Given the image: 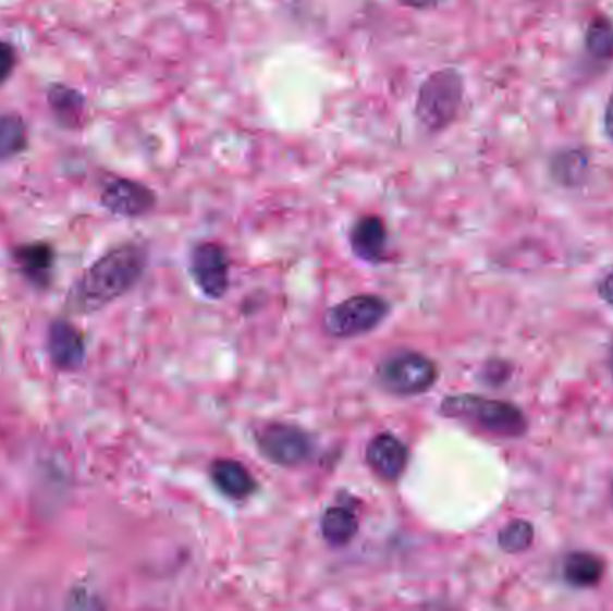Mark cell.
Returning a JSON list of instances; mask_svg holds the SVG:
<instances>
[{"label": "cell", "mask_w": 613, "mask_h": 611, "mask_svg": "<svg viewBox=\"0 0 613 611\" xmlns=\"http://www.w3.org/2000/svg\"><path fill=\"white\" fill-rule=\"evenodd\" d=\"M144 268L146 252L137 244H124L107 253L83 274L76 291L77 305L91 313L112 304L138 282Z\"/></svg>", "instance_id": "6da1fadb"}, {"label": "cell", "mask_w": 613, "mask_h": 611, "mask_svg": "<svg viewBox=\"0 0 613 611\" xmlns=\"http://www.w3.org/2000/svg\"><path fill=\"white\" fill-rule=\"evenodd\" d=\"M440 413L446 418L471 421L482 430L502 438H517L527 429L526 418L518 407L501 400L482 399L477 394L446 396L441 402Z\"/></svg>", "instance_id": "7a4b0ae2"}, {"label": "cell", "mask_w": 613, "mask_h": 611, "mask_svg": "<svg viewBox=\"0 0 613 611\" xmlns=\"http://www.w3.org/2000/svg\"><path fill=\"white\" fill-rule=\"evenodd\" d=\"M463 102V77L454 69L432 72L421 83L415 115L429 132H443L456 121Z\"/></svg>", "instance_id": "3957f363"}, {"label": "cell", "mask_w": 613, "mask_h": 611, "mask_svg": "<svg viewBox=\"0 0 613 611\" xmlns=\"http://www.w3.org/2000/svg\"><path fill=\"white\" fill-rule=\"evenodd\" d=\"M388 314L390 305L385 300L373 294H357L330 307L324 314L323 327L332 338H357L377 329Z\"/></svg>", "instance_id": "277c9868"}, {"label": "cell", "mask_w": 613, "mask_h": 611, "mask_svg": "<svg viewBox=\"0 0 613 611\" xmlns=\"http://www.w3.org/2000/svg\"><path fill=\"white\" fill-rule=\"evenodd\" d=\"M379 384L396 396H413L437 384L438 368L426 355L407 352L393 355L377 369Z\"/></svg>", "instance_id": "5b68a950"}, {"label": "cell", "mask_w": 613, "mask_h": 611, "mask_svg": "<svg viewBox=\"0 0 613 611\" xmlns=\"http://www.w3.org/2000/svg\"><path fill=\"white\" fill-rule=\"evenodd\" d=\"M257 444L266 460L274 465H302L312 454V441L304 429L290 424H269L257 435Z\"/></svg>", "instance_id": "8992f818"}, {"label": "cell", "mask_w": 613, "mask_h": 611, "mask_svg": "<svg viewBox=\"0 0 613 611\" xmlns=\"http://www.w3.org/2000/svg\"><path fill=\"white\" fill-rule=\"evenodd\" d=\"M191 273L207 298H223L230 283L229 253L221 244H198L191 255Z\"/></svg>", "instance_id": "52a82bcc"}, {"label": "cell", "mask_w": 613, "mask_h": 611, "mask_svg": "<svg viewBox=\"0 0 613 611\" xmlns=\"http://www.w3.org/2000/svg\"><path fill=\"white\" fill-rule=\"evenodd\" d=\"M102 207L122 216V218H140L151 212L157 205V196L151 188L143 183L118 178L112 183H108L101 194Z\"/></svg>", "instance_id": "ba28073f"}, {"label": "cell", "mask_w": 613, "mask_h": 611, "mask_svg": "<svg viewBox=\"0 0 613 611\" xmlns=\"http://www.w3.org/2000/svg\"><path fill=\"white\" fill-rule=\"evenodd\" d=\"M366 461L380 479L396 480L406 471L409 454L406 444L393 435H379L366 449Z\"/></svg>", "instance_id": "9c48e42d"}, {"label": "cell", "mask_w": 613, "mask_h": 611, "mask_svg": "<svg viewBox=\"0 0 613 611\" xmlns=\"http://www.w3.org/2000/svg\"><path fill=\"white\" fill-rule=\"evenodd\" d=\"M49 352L60 369H77L85 361L82 333L66 321H57L49 332Z\"/></svg>", "instance_id": "30bf717a"}, {"label": "cell", "mask_w": 613, "mask_h": 611, "mask_svg": "<svg viewBox=\"0 0 613 611\" xmlns=\"http://www.w3.org/2000/svg\"><path fill=\"white\" fill-rule=\"evenodd\" d=\"M385 244H388V232L384 221L377 216H365L352 228V249L366 262H379L380 258L384 257Z\"/></svg>", "instance_id": "8fae6325"}, {"label": "cell", "mask_w": 613, "mask_h": 611, "mask_svg": "<svg viewBox=\"0 0 613 611\" xmlns=\"http://www.w3.org/2000/svg\"><path fill=\"white\" fill-rule=\"evenodd\" d=\"M213 485L232 499H246L255 491V480L244 465L234 460L213 461L210 466Z\"/></svg>", "instance_id": "7c38bea8"}, {"label": "cell", "mask_w": 613, "mask_h": 611, "mask_svg": "<svg viewBox=\"0 0 613 611\" xmlns=\"http://www.w3.org/2000/svg\"><path fill=\"white\" fill-rule=\"evenodd\" d=\"M49 107L61 126L76 130L85 117V97L71 86L52 85L47 91Z\"/></svg>", "instance_id": "4fadbf2b"}, {"label": "cell", "mask_w": 613, "mask_h": 611, "mask_svg": "<svg viewBox=\"0 0 613 611\" xmlns=\"http://www.w3.org/2000/svg\"><path fill=\"white\" fill-rule=\"evenodd\" d=\"M359 530V518L345 505H332L321 518V535L330 546L343 547L354 540Z\"/></svg>", "instance_id": "5bb4252c"}, {"label": "cell", "mask_w": 613, "mask_h": 611, "mask_svg": "<svg viewBox=\"0 0 613 611\" xmlns=\"http://www.w3.org/2000/svg\"><path fill=\"white\" fill-rule=\"evenodd\" d=\"M603 561L599 560L598 555L590 554V552H573L563 565L565 579L571 585L579 586V588L598 585L603 577Z\"/></svg>", "instance_id": "9a60e30c"}, {"label": "cell", "mask_w": 613, "mask_h": 611, "mask_svg": "<svg viewBox=\"0 0 613 611\" xmlns=\"http://www.w3.org/2000/svg\"><path fill=\"white\" fill-rule=\"evenodd\" d=\"M27 146L26 122L21 115L0 117V160L15 157Z\"/></svg>", "instance_id": "2e32d148"}, {"label": "cell", "mask_w": 613, "mask_h": 611, "mask_svg": "<svg viewBox=\"0 0 613 611\" xmlns=\"http://www.w3.org/2000/svg\"><path fill=\"white\" fill-rule=\"evenodd\" d=\"M588 169V158L584 151H576V149H571V151H563L554 158L553 162V174L557 182L563 183V185H578L579 182H584L585 174H587Z\"/></svg>", "instance_id": "e0dca14e"}, {"label": "cell", "mask_w": 613, "mask_h": 611, "mask_svg": "<svg viewBox=\"0 0 613 611\" xmlns=\"http://www.w3.org/2000/svg\"><path fill=\"white\" fill-rule=\"evenodd\" d=\"M16 258L30 278L41 280L46 277L47 271L52 268L54 252L49 244H29V246H24L16 252Z\"/></svg>", "instance_id": "ac0fdd59"}, {"label": "cell", "mask_w": 613, "mask_h": 611, "mask_svg": "<svg viewBox=\"0 0 613 611\" xmlns=\"http://www.w3.org/2000/svg\"><path fill=\"white\" fill-rule=\"evenodd\" d=\"M587 49L593 58L609 60L613 56V24L606 16L590 22L587 30Z\"/></svg>", "instance_id": "d6986e66"}, {"label": "cell", "mask_w": 613, "mask_h": 611, "mask_svg": "<svg viewBox=\"0 0 613 611\" xmlns=\"http://www.w3.org/2000/svg\"><path fill=\"white\" fill-rule=\"evenodd\" d=\"M531 541L532 526L529 522H512L499 533V546H501L502 551L510 552V554L526 551L531 546Z\"/></svg>", "instance_id": "ffe728a7"}, {"label": "cell", "mask_w": 613, "mask_h": 611, "mask_svg": "<svg viewBox=\"0 0 613 611\" xmlns=\"http://www.w3.org/2000/svg\"><path fill=\"white\" fill-rule=\"evenodd\" d=\"M15 49H13L10 44L0 41V85L10 80L11 74H13V69H15Z\"/></svg>", "instance_id": "44dd1931"}, {"label": "cell", "mask_w": 613, "mask_h": 611, "mask_svg": "<svg viewBox=\"0 0 613 611\" xmlns=\"http://www.w3.org/2000/svg\"><path fill=\"white\" fill-rule=\"evenodd\" d=\"M401 2L413 10H432V8L443 4L445 0H401Z\"/></svg>", "instance_id": "7402d4cb"}, {"label": "cell", "mask_w": 613, "mask_h": 611, "mask_svg": "<svg viewBox=\"0 0 613 611\" xmlns=\"http://www.w3.org/2000/svg\"><path fill=\"white\" fill-rule=\"evenodd\" d=\"M599 293L603 296L604 302L613 307V271L604 277L603 282L599 285Z\"/></svg>", "instance_id": "603a6c76"}, {"label": "cell", "mask_w": 613, "mask_h": 611, "mask_svg": "<svg viewBox=\"0 0 613 611\" xmlns=\"http://www.w3.org/2000/svg\"><path fill=\"white\" fill-rule=\"evenodd\" d=\"M604 130L613 140V90L610 94L609 105H606V113H604Z\"/></svg>", "instance_id": "cb8c5ba5"}, {"label": "cell", "mask_w": 613, "mask_h": 611, "mask_svg": "<svg viewBox=\"0 0 613 611\" xmlns=\"http://www.w3.org/2000/svg\"><path fill=\"white\" fill-rule=\"evenodd\" d=\"M612 368H613V355H612Z\"/></svg>", "instance_id": "d4e9b609"}]
</instances>
